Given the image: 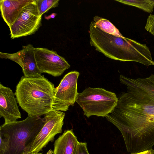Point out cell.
Segmentation results:
<instances>
[{
    "label": "cell",
    "instance_id": "obj_1",
    "mask_svg": "<svg viewBox=\"0 0 154 154\" xmlns=\"http://www.w3.org/2000/svg\"><path fill=\"white\" fill-rule=\"evenodd\" d=\"M119 79L127 91L105 117L120 131L128 152L150 150L154 145V74L136 79L120 75Z\"/></svg>",
    "mask_w": 154,
    "mask_h": 154
},
{
    "label": "cell",
    "instance_id": "obj_2",
    "mask_svg": "<svg viewBox=\"0 0 154 154\" xmlns=\"http://www.w3.org/2000/svg\"><path fill=\"white\" fill-rule=\"evenodd\" d=\"M55 88L44 75L22 77L16 86L17 102L29 116H41L52 110Z\"/></svg>",
    "mask_w": 154,
    "mask_h": 154
},
{
    "label": "cell",
    "instance_id": "obj_3",
    "mask_svg": "<svg viewBox=\"0 0 154 154\" xmlns=\"http://www.w3.org/2000/svg\"><path fill=\"white\" fill-rule=\"evenodd\" d=\"M44 119L40 116H29L24 120L4 123L0 127V137L6 142L3 154H22L42 128Z\"/></svg>",
    "mask_w": 154,
    "mask_h": 154
},
{
    "label": "cell",
    "instance_id": "obj_4",
    "mask_svg": "<svg viewBox=\"0 0 154 154\" xmlns=\"http://www.w3.org/2000/svg\"><path fill=\"white\" fill-rule=\"evenodd\" d=\"M118 101L115 93L101 88L90 87L78 93L75 99L88 118L92 116L106 117L113 109Z\"/></svg>",
    "mask_w": 154,
    "mask_h": 154
},
{
    "label": "cell",
    "instance_id": "obj_5",
    "mask_svg": "<svg viewBox=\"0 0 154 154\" xmlns=\"http://www.w3.org/2000/svg\"><path fill=\"white\" fill-rule=\"evenodd\" d=\"M65 113L52 110L45 115L44 124L33 141L24 149L27 154L38 153L50 142L54 141L55 136L62 132Z\"/></svg>",
    "mask_w": 154,
    "mask_h": 154
},
{
    "label": "cell",
    "instance_id": "obj_6",
    "mask_svg": "<svg viewBox=\"0 0 154 154\" xmlns=\"http://www.w3.org/2000/svg\"><path fill=\"white\" fill-rule=\"evenodd\" d=\"M42 16L35 0L26 5L9 28L11 38H14L34 34L42 26Z\"/></svg>",
    "mask_w": 154,
    "mask_h": 154
},
{
    "label": "cell",
    "instance_id": "obj_7",
    "mask_svg": "<svg viewBox=\"0 0 154 154\" xmlns=\"http://www.w3.org/2000/svg\"><path fill=\"white\" fill-rule=\"evenodd\" d=\"M79 73L71 71L64 75L55 88L52 105V110L66 111L73 106L77 95V80Z\"/></svg>",
    "mask_w": 154,
    "mask_h": 154
},
{
    "label": "cell",
    "instance_id": "obj_8",
    "mask_svg": "<svg viewBox=\"0 0 154 154\" xmlns=\"http://www.w3.org/2000/svg\"><path fill=\"white\" fill-rule=\"evenodd\" d=\"M34 51L37 66L42 73L58 77L70 66L65 59L56 51L40 48H35Z\"/></svg>",
    "mask_w": 154,
    "mask_h": 154
},
{
    "label": "cell",
    "instance_id": "obj_9",
    "mask_svg": "<svg viewBox=\"0 0 154 154\" xmlns=\"http://www.w3.org/2000/svg\"><path fill=\"white\" fill-rule=\"evenodd\" d=\"M35 48L31 44L22 46V50L12 54L0 52L1 58L8 59L18 64L22 67L24 76L27 78L42 77L35 58Z\"/></svg>",
    "mask_w": 154,
    "mask_h": 154
},
{
    "label": "cell",
    "instance_id": "obj_10",
    "mask_svg": "<svg viewBox=\"0 0 154 154\" xmlns=\"http://www.w3.org/2000/svg\"><path fill=\"white\" fill-rule=\"evenodd\" d=\"M15 94L9 88L0 84V116L5 124L14 122L21 117Z\"/></svg>",
    "mask_w": 154,
    "mask_h": 154
},
{
    "label": "cell",
    "instance_id": "obj_11",
    "mask_svg": "<svg viewBox=\"0 0 154 154\" xmlns=\"http://www.w3.org/2000/svg\"><path fill=\"white\" fill-rule=\"evenodd\" d=\"M34 0H0L1 14L9 28L17 20L25 7Z\"/></svg>",
    "mask_w": 154,
    "mask_h": 154
},
{
    "label": "cell",
    "instance_id": "obj_12",
    "mask_svg": "<svg viewBox=\"0 0 154 154\" xmlns=\"http://www.w3.org/2000/svg\"><path fill=\"white\" fill-rule=\"evenodd\" d=\"M78 142L72 129L66 131L55 140L53 154H74Z\"/></svg>",
    "mask_w": 154,
    "mask_h": 154
},
{
    "label": "cell",
    "instance_id": "obj_13",
    "mask_svg": "<svg viewBox=\"0 0 154 154\" xmlns=\"http://www.w3.org/2000/svg\"><path fill=\"white\" fill-rule=\"evenodd\" d=\"M96 26L103 32L117 36H123L119 30L107 19L96 16L93 20Z\"/></svg>",
    "mask_w": 154,
    "mask_h": 154
},
{
    "label": "cell",
    "instance_id": "obj_14",
    "mask_svg": "<svg viewBox=\"0 0 154 154\" xmlns=\"http://www.w3.org/2000/svg\"><path fill=\"white\" fill-rule=\"evenodd\" d=\"M115 1L125 4L136 7L148 13L152 12L154 8V4L149 0Z\"/></svg>",
    "mask_w": 154,
    "mask_h": 154
},
{
    "label": "cell",
    "instance_id": "obj_15",
    "mask_svg": "<svg viewBox=\"0 0 154 154\" xmlns=\"http://www.w3.org/2000/svg\"><path fill=\"white\" fill-rule=\"evenodd\" d=\"M41 15L49 9L57 7L59 0H35Z\"/></svg>",
    "mask_w": 154,
    "mask_h": 154
},
{
    "label": "cell",
    "instance_id": "obj_16",
    "mask_svg": "<svg viewBox=\"0 0 154 154\" xmlns=\"http://www.w3.org/2000/svg\"><path fill=\"white\" fill-rule=\"evenodd\" d=\"M145 29L154 36V15L150 14L148 17Z\"/></svg>",
    "mask_w": 154,
    "mask_h": 154
},
{
    "label": "cell",
    "instance_id": "obj_17",
    "mask_svg": "<svg viewBox=\"0 0 154 154\" xmlns=\"http://www.w3.org/2000/svg\"><path fill=\"white\" fill-rule=\"evenodd\" d=\"M74 154H89L86 142H78Z\"/></svg>",
    "mask_w": 154,
    "mask_h": 154
},
{
    "label": "cell",
    "instance_id": "obj_18",
    "mask_svg": "<svg viewBox=\"0 0 154 154\" xmlns=\"http://www.w3.org/2000/svg\"><path fill=\"white\" fill-rule=\"evenodd\" d=\"M57 15L56 13H53L48 16H45V18L47 20H49L50 19L54 18Z\"/></svg>",
    "mask_w": 154,
    "mask_h": 154
},
{
    "label": "cell",
    "instance_id": "obj_19",
    "mask_svg": "<svg viewBox=\"0 0 154 154\" xmlns=\"http://www.w3.org/2000/svg\"><path fill=\"white\" fill-rule=\"evenodd\" d=\"M130 154H151V151L150 150H148L137 153Z\"/></svg>",
    "mask_w": 154,
    "mask_h": 154
},
{
    "label": "cell",
    "instance_id": "obj_20",
    "mask_svg": "<svg viewBox=\"0 0 154 154\" xmlns=\"http://www.w3.org/2000/svg\"><path fill=\"white\" fill-rule=\"evenodd\" d=\"M29 154H42V153H32Z\"/></svg>",
    "mask_w": 154,
    "mask_h": 154
},
{
    "label": "cell",
    "instance_id": "obj_21",
    "mask_svg": "<svg viewBox=\"0 0 154 154\" xmlns=\"http://www.w3.org/2000/svg\"><path fill=\"white\" fill-rule=\"evenodd\" d=\"M22 154H28L26 152L23 151Z\"/></svg>",
    "mask_w": 154,
    "mask_h": 154
},
{
    "label": "cell",
    "instance_id": "obj_22",
    "mask_svg": "<svg viewBox=\"0 0 154 154\" xmlns=\"http://www.w3.org/2000/svg\"><path fill=\"white\" fill-rule=\"evenodd\" d=\"M149 1L154 4V0H149Z\"/></svg>",
    "mask_w": 154,
    "mask_h": 154
},
{
    "label": "cell",
    "instance_id": "obj_23",
    "mask_svg": "<svg viewBox=\"0 0 154 154\" xmlns=\"http://www.w3.org/2000/svg\"><path fill=\"white\" fill-rule=\"evenodd\" d=\"M152 64H153V65L154 66V62L153 61V63H152Z\"/></svg>",
    "mask_w": 154,
    "mask_h": 154
}]
</instances>
